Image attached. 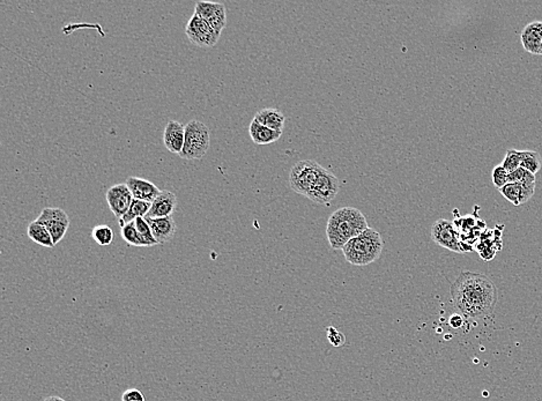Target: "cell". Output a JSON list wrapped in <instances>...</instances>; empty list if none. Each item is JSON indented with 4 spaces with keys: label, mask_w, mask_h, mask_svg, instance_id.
<instances>
[{
    "label": "cell",
    "mask_w": 542,
    "mask_h": 401,
    "mask_svg": "<svg viewBox=\"0 0 542 401\" xmlns=\"http://www.w3.org/2000/svg\"><path fill=\"white\" fill-rule=\"evenodd\" d=\"M450 291L453 305L466 318L480 319L492 315L499 300L495 283L480 273L461 272Z\"/></svg>",
    "instance_id": "1"
},
{
    "label": "cell",
    "mask_w": 542,
    "mask_h": 401,
    "mask_svg": "<svg viewBox=\"0 0 542 401\" xmlns=\"http://www.w3.org/2000/svg\"><path fill=\"white\" fill-rule=\"evenodd\" d=\"M368 221L363 213L355 207H341L332 213L326 225L328 243L333 250H343L354 237L368 229Z\"/></svg>",
    "instance_id": "2"
},
{
    "label": "cell",
    "mask_w": 542,
    "mask_h": 401,
    "mask_svg": "<svg viewBox=\"0 0 542 401\" xmlns=\"http://www.w3.org/2000/svg\"><path fill=\"white\" fill-rule=\"evenodd\" d=\"M383 249L384 240L381 234L372 228H368L343 247V254L350 264L363 267L376 262L381 257Z\"/></svg>",
    "instance_id": "3"
},
{
    "label": "cell",
    "mask_w": 542,
    "mask_h": 401,
    "mask_svg": "<svg viewBox=\"0 0 542 401\" xmlns=\"http://www.w3.org/2000/svg\"><path fill=\"white\" fill-rule=\"evenodd\" d=\"M211 143L210 129L199 121H190L185 125V140L179 156L185 160H201Z\"/></svg>",
    "instance_id": "4"
},
{
    "label": "cell",
    "mask_w": 542,
    "mask_h": 401,
    "mask_svg": "<svg viewBox=\"0 0 542 401\" xmlns=\"http://www.w3.org/2000/svg\"><path fill=\"white\" fill-rule=\"evenodd\" d=\"M323 169L324 167L314 160L297 162L289 174V185L297 194L308 197Z\"/></svg>",
    "instance_id": "5"
},
{
    "label": "cell",
    "mask_w": 542,
    "mask_h": 401,
    "mask_svg": "<svg viewBox=\"0 0 542 401\" xmlns=\"http://www.w3.org/2000/svg\"><path fill=\"white\" fill-rule=\"evenodd\" d=\"M432 238L439 247L456 254L471 251V247H466L463 243L461 233L456 229V225L445 218H439L434 223L432 227Z\"/></svg>",
    "instance_id": "6"
},
{
    "label": "cell",
    "mask_w": 542,
    "mask_h": 401,
    "mask_svg": "<svg viewBox=\"0 0 542 401\" xmlns=\"http://www.w3.org/2000/svg\"><path fill=\"white\" fill-rule=\"evenodd\" d=\"M39 223L47 227L54 245L63 240L70 228V218L68 213L61 208L47 207L41 212L39 218H36Z\"/></svg>",
    "instance_id": "7"
},
{
    "label": "cell",
    "mask_w": 542,
    "mask_h": 401,
    "mask_svg": "<svg viewBox=\"0 0 542 401\" xmlns=\"http://www.w3.org/2000/svg\"><path fill=\"white\" fill-rule=\"evenodd\" d=\"M185 34L191 43L200 48L214 47L220 39V36L212 29L211 25L196 13H193L188 22Z\"/></svg>",
    "instance_id": "8"
},
{
    "label": "cell",
    "mask_w": 542,
    "mask_h": 401,
    "mask_svg": "<svg viewBox=\"0 0 542 401\" xmlns=\"http://www.w3.org/2000/svg\"><path fill=\"white\" fill-rule=\"evenodd\" d=\"M340 182L328 169H323L317 182L308 196L310 200L318 205H328L339 194Z\"/></svg>",
    "instance_id": "9"
},
{
    "label": "cell",
    "mask_w": 542,
    "mask_h": 401,
    "mask_svg": "<svg viewBox=\"0 0 542 401\" xmlns=\"http://www.w3.org/2000/svg\"><path fill=\"white\" fill-rule=\"evenodd\" d=\"M194 13L211 25L212 29L219 36H221L222 30L227 25V12L225 5L221 3H212V1H198Z\"/></svg>",
    "instance_id": "10"
},
{
    "label": "cell",
    "mask_w": 542,
    "mask_h": 401,
    "mask_svg": "<svg viewBox=\"0 0 542 401\" xmlns=\"http://www.w3.org/2000/svg\"><path fill=\"white\" fill-rule=\"evenodd\" d=\"M108 206L110 208L111 213L119 220L123 218L131 205H132L133 196L126 184H114L109 187L106 194Z\"/></svg>",
    "instance_id": "11"
},
{
    "label": "cell",
    "mask_w": 542,
    "mask_h": 401,
    "mask_svg": "<svg viewBox=\"0 0 542 401\" xmlns=\"http://www.w3.org/2000/svg\"><path fill=\"white\" fill-rule=\"evenodd\" d=\"M185 140V126L177 121H169L163 133L164 147L170 153L181 154Z\"/></svg>",
    "instance_id": "12"
},
{
    "label": "cell",
    "mask_w": 542,
    "mask_h": 401,
    "mask_svg": "<svg viewBox=\"0 0 542 401\" xmlns=\"http://www.w3.org/2000/svg\"><path fill=\"white\" fill-rule=\"evenodd\" d=\"M126 185L129 187L133 199L137 200L147 201L153 203L157 199V196L161 194V190L155 184L150 181L140 177H129L126 179Z\"/></svg>",
    "instance_id": "13"
},
{
    "label": "cell",
    "mask_w": 542,
    "mask_h": 401,
    "mask_svg": "<svg viewBox=\"0 0 542 401\" xmlns=\"http://www.w3.org/2000/svg\"><path fill=\"white\" fill-rule=\"evenodd\" d=\"M177 207V197L170 191H161L157 199L152 203L146 218H157L172 216Z\"/></svg>",
    "instance_id": "14"
},
{
    "label": "cell",
    "mask_w": 542,
    "mask_h": 401,
    "mask_svg": "<svg viewBox=\"0 0 542 401\" xmlns=\"http://www.w3.org/2000/svg\"><path fill=\"white\" fill-rule=\"evenodd\" d=\"M147 223L150 225L152 233L159 244H165L175 236L177 225L172 216L167 218H145Z\"/></svg>",
    "instance_id": "15"
},
{
    "label": "cell",
    "mask_w": 542,
    "mask_h": 401,
    "mask_svg": "<svg viewBox=\"0 0 542 401\" xmlns=\"http://www.w3.org/2000/svg\"><path fill=\"white\" fill-rule=\"evenodd\" d=\"M525 50L532 54H540L542 50V21L528 23L521 35Z\"/></svg>",
    "instance_id": "16"
},
{
    "label": "cell",
    "mask_w": 542,
    "mask_h": 401,
    "mask_svg": "<svg viewBox=\"0 0 542 401\" xmlns=\"http://www.w3.org/2000/svg\"><path fill=\"white\" fill-rule=\"evenodd\" d=\"M499 192L507 200L510 201L514 206L528 203L535 192V184L530 185H523L518 183H508L502 189H499Z\"/></svg>",
    "instance_id": "17"
},
{
    "label": "cell",
    "mask_w": 542,
    "mask_h": 401,
    "mask_svg": "<svg viewBox=\"0 0 542 401\" xmlns=\"http://www.w3.org/2000/svg\"><path fill=\"white\" fill-rule=\"evenodd\" d=\"M254 119H256L258 123H261V125L278 131V132H282L285 129V115L278 109H273V107L261 109L256 114Z\"/></svg>",
    "instance_id": "18"
},
{
    "label": "cell",
    "mask_w": 542,
    "mask_h": 401,
    "mask_svg": "<svg viewBox=\"0 0 542 401\" xmlns=\"http://www.w3.org/2000/svg\"><path fill=\"white\" fill-rule=\"evenodd\" d=\"M249 133L252 141L257 145H261V146L275 143L282 136V132L268 129L266 126L261 125V123H258L256 119L250 123Z\"/></svg>",
    "instance_id": "19"
},
{
    "label": "cell",
    "mask_w": 542,
    "mask_h": 401,
    "mask_svg": "<svg viewBox=\"0 0 542 401\" xmlns=\"http://www.w3.org/2000/svg\"><path fill=\"white\" fill-rule=\"evenodd\" d=\"M27 235L34 243L39 244V245L49 247V249L54 247V240H52V237H51L49 230L47 229V227L39 223L37 220L29 223L28 228H27Z\"/></svg>",
    "instance_id": "20"
},
{
    "label": "cell",
    "mask_w": 542,
    "mask_h": 401,
    "mask_svg": "<svg viewBox=\"0 0 542 401\" xmlns=\"http://www.w3.org/2000/svg\"><path fill=\"white\" fill-rule=\"evenodd\" d=\"M150 206H152V203L134 199L128 213L123 218L118 220L119 227L121 228V227H124L128 223L136 221L137 218H146L148 212H150Z\"/></svg>",
    "instance_id": "21"
},
{
    "label": "cell",
    "mask_w": 542,
    "mask_h": 401,
    "mask_svg": "<svg viewBox=\"0 0 542 401\" xmlns=\"http://www.w3.org/2000/svg\"><path fill=\"white\" fill-rule=\"evenodd\" d=\"M521 167L535 175L541 169V158L534 151H521Z\"/></svg>",
    "instance_id": "22"
},
{
    "label": "cell",
    "mask_w": 542,
    "mask_h": 401,
    "mask_svg": "<svg viewBox=\"0 0 542 401\" xmlns=\"http://www.w3.org/2000/svg\"><path fill=\"white\" fill-rule=\"evenodd\" d=\"M92 237L101 247H108L114 242V230L107 225H97L92 230Z\"/></svg>",
    "instance_id": "23"
},
{
    "label": "cell",
    "mask_w": 542,
    "mask_h": 401,
    "mask_svg": "<svg viewBox=\"0 0 542 401\" xmlns=\"http://www.w3.org/2000/svg\"><path fill=\"white\" fill-rule=\"evenodd\" d=\"M121 237L124 238L125 242L132 245V247H146L143 244L141 237H140L139 232L137 229L136 223H128L124 227H121Z\"/></svg>",
    "instance_id": "24"
},
{
    "label": "cell",
    "mask_w": 542,
    "mask_h": 401,
    "mask_svg": "<svg viewBox=\"0 0 542 401\" xmlns=\"http://www.w3.org/2000/svg\"><path fill=\"white\" fill-rule=\"evenodd\" d=\"M137 229L139 232L140 237L143 240L145 247H154V245H159L155 237H154L152 229H150V225L147 223L145 218H137L136 221Z\"/></svg>",
    "instance_id": "25"
},
{
    "label": "cell",
    "mask_w": 542,
    "mask_h": 401,
    "mask_svg": "<svg viewBox=\"0 0 542 401\" xmlns=\"http://www.w3.org/2000/svg\"><path fill=\"white\" fill-rule=\"evenodd\" d=\"M509 183L523 184V185L535 184V175L521 167L509 174Z\"/></svg>",
    "instance_id": "26"
},
{
    "label": "cell",
    "mask_w": 542,
    "mask_h": 401,
    "mask_svg": "<svg viewBox=\"0 0 542 401\" xmlns=\"http://www.w3.org/2000/svg\"><path fill=\"white\" fill-rule=\"evenodd\" d=\"M521 151L508 150L505 158H504L503 162H502V165L510 174V172L517 170L518 168H521Z\"/></svg>",
    "instance_id": "27"
},
{
    "label": "cell",
    "mask_w": 542,
    "mask_h": 401,
    "mask_svg": "<svg viewBox=\"0 0 542 401\" xmlns=\"http://www.w3.org/2000/svg\"><path fill=\"white\" fill-rule=\"evenodd\" d=\"M492 183L497 189H502L504 185L509 183V172L503 165H496L492 174Z\"/></svg>",
    "instance_id": "28"
},
{
    "label": "cell",
    "mask_w": 542,
    "mask_h": 401,
    "mask_svg": "<svg viewBox=\"0 0 542 401\" xmlns=\"http://www.w3.org/2000/svg\"><path fill=\"white\" fill-rule=\"evenodd\" d=\"M328 339L331 342L332 346L334 347H341L345 345L346 338L343 333H340L339 331L336 330L334 327L330 326L328 329Z\"/></svg>",
    "instance_id": "29"
},
{
    "label": "cell",
    "mask_w": 542,
    "mask_h": 401,
    "mask_svg": "<svg viewBox=\"0 0 542 401\" xmlns=\"http://www.w3.org/2000/svg\"><path fill=\"white\" fill-rule=\"evenodd\" d=\"M121 401H145V397L138 389H128L121 394Z\"/></svg>",
    "instance_id": "30"
},
{
    "label": "cell",
    "mask_w": 542,
    "mask_h": 401,
    "mask_svg": "<svg viewBox=\"0 0 542 401\" xmlns=\"http://www.w3.org/2000/svg\"><path fill=\"white\" fill-rule=\"evenodd\" d=\"M43 401H65L63 398L61 397H49L47 399H44Z\"/></svg>",
    "instance_id": "31"
},
{
    "label": "cell",
    "mask_w": 542,
    "mask_h": 401,
    "mask_svg": "<svg viewBox=\"0 0 542 401\" xmlns=\"http://www.w3.org/2000/svg\"><path fill=\"white\" fill-rule=\"evenodd\" d=\"M541 54V56H542V50H541V54Z\"/></svg>",
    "instance_id": "32"
}]
</instances>
